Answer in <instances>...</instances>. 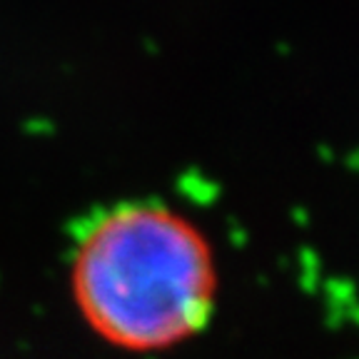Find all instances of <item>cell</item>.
<instances>
[{"label": "cell", "instance_id": "6da1fadb", "mask_svg": "<svg viewBox=\"0 0 359 359\" xmlns=\"http://www.w3.org/2000/svg\"><path fill=\"white\" fill-rule=\"evenodd\" d=\"M67 287L100 342L128 354H163L212 325L217 250L190 215L168 202H115L83 224Z\"/></svg>", "mask_w": 359, "mask_h": 359}]
</instances>
